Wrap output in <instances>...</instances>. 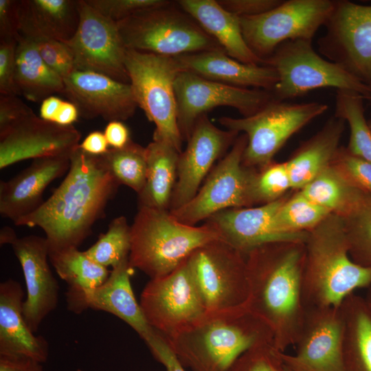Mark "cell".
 I'll list each match as a JSON object with an SVG mask.
<instances>
[{
  "label": "cell",
  "mask_w": 371,
  "mask_h": 371,
  "mask_svg": "<svg viewBox=\"0 0 371 371\" xmlns=\"http://www.w3.org/2000/svg\"><path fill=\"white\" fill-rule=\"evenodd\" d=\"M263 65L277 72L278 82L271 91L277 100L286 101L320 88L351 91L371 100V87L319 56L312 47V41H288L280 44Z\"/></svg>",
  "instance_id": "cell-8"
},
{
  "label": "cell",
  "mask_w": 371,
  "mask_h": 371,
  "mask_svg": "<svg viewBox=\"0 0 371 371\" xmlns=\"http://www.w3.org/2000/svg\"><path fill=\"white\" fill-rule=\"evenodd\" d=\"M175 58L182 70L232 86L271 91L278 79L273 67L243 63L221 50L184 54Z\"/></svg>",
  "instance_id": "cell-26"
},
{
  "label": "cell",
  "mask_w": 371,
  "mask_h": 371,
  "mask_svg": "<svg viewBox=\"0 0 371 371\" xmlns=\"http://www.w3.org/2000/svg\"><path fill=\"white\" fill-rule=\"evenodd\" d=\"M186 262L206 312L245 306L249 297L245 255L215 240L195 249Z\"/></svg>",
  "instance_id": "cell-11"
},
{
  "label": "cell",
  "mask_w": 371,
  "mask_h": 371,
  "mask_svg": "<svg viewBox=\"0 0 371 371\" xmlns=\"http://www.w3.org/2000/svg\"><path fill=\"white\" fill-rule=\"evenodd\" d=\"M32 41L45 64L63 79L76 69L73 54L65 43L47 38Z\"/></svg>",
  "instance_id": "cell-44"
},
{
  "label": "cell",
  "mask_w": 371,
  "mask_h": 371,
  "mask_svg": "<svg viewBox=\"0 0 371 371\" xmlns=\"http://www.w3.org/2000/svg\"><path fill=\"white\" fill-rule=\"evenodd\" d=\"M363 298L371 313V284L366 289V292Z\"/></svg>",
  "instance_id": "cell-56"
},
{
  "label": "cell",
  "mask_w": 371,
  "mask_h": 371,
  "mask_svg": "<svg viewBox=\"0 0 371 371\" xmlns=\"http://www.w3.org/2000/svg\"><path fill=\"white\" fill-rule=\"evenodd\" d=\"M76 371H84V370H82L81 369H78V370H76Z\"/></svg>",
  "instance_id": "cell-58"
},
{
  "label": "cell",
  "mask_w": 371,
  "mask_h": 371,
  "mask_svg": "<svg viewBox=\"0 0 371 371\" xmlns=\"http://www.w3.org/2000/svg\"><path fill=\"white\" fill-rule=\"evenodd\" d=\"M335 1L288 0L254 16H239L242 33L249 49L260 59L269 58L288 41H312L324 25Z\"/></svg>",
  "instance_id": "cell-12"
},
{
  "label": "cell",
  "mask_w": 371,
  "mask_h": 371,
  "mask_svg": "<svg viewBox=\"0 0 371 371\" xmlns=\"http://www.w3.org/2000/svg\"><path fill=\"white\" fill-rule=\"evenodd\" d=\"M305 255V242L297 240L266 243L245 255V307L267 326L275 348L282 352L295 345L303 326Z\"/></svg>",
  "instance_id": "cell-2"
},
{
  "label": "cell",
  "mask_w": 371,
  "mask_h": 371,
  "mask_svg": "<svg viewBox=\"0 0 371 371\" xmlns=\"http://www.w3.org/2000/svg\"><path fill=\"white\" fill-rule=\"evenodd\" d=\"M273 342L258 344L242 354L227 371H288Z\"/></svg>",
  "instance_id": "cell-41"
},
{
  "label": "cell",
  "mask_w": 371,
  "mask_h": 371,
  "mask_svg": "<svg viewBox=\"0 0 371 371\" xmlns=\"http://www.w3.org/2000/svg\"><path fill=\"white\" fill-rule=\"evenodd\" d=\"M63 82V93L85 119L100 117L108 122H122L131 118L138 107L130 83L78 69L73 71Z\"/></svg>",
  "instance_id": "cell-19"
},
{
  "label": "cell",
  "mask_w": 371,
  "mask_h": 371,
  "mask_svg": "<svg viewBox=\"0 0 371 371\" xmlns=\"http://www.w3.org/2000/svg\"><path fill=\"white\" fill-rule=\"evenodd\" d=\"M80 137L73 125L62 126L34 113L0 136V169L26 159L71 155Z\"/></svg>",
  "instance_id": "cell-22"
},
{
  "label": "cell",
  "mask_w": 371,
  "mask_h": 371,
  "mask_svg": "<svg viewBox=\"0 0 371 371\" xmlns=\"http://www.w3.org/2000/svg\"><path fill=\"white\" fill-rule=\"evenodd\" d=\"M20 17L21 36L65 43L78 26V0H20Z\"/></svg>",
  "instance_id": "cell-28"
},
{
  "label": "cell",
  "mask_w": 371,
  "mask_h": 371,
  "mask_svg": "<svg viewBox=\"0 0 371 371\" xmlns=\"http://www.w3.org/2000/svg\"><path fill=\"white\" fill-rule=\"evenodd\" d=\"M154 358L161 363L166 371H186L166 339L159 332L145 341Z\"/></svg>",
  "instance_id": "cell-48"
},
{
  "label": "cell",
  "mask_w": 371,
  "mask_h": 371,
  "mask_svg": "<svg viewBox=\"0 0 371 371\" xmlns=\"http://www.w3.org/2000/svg\"><path fill=\"white\" fill-rule=\"evenodd\" d=\"M78 146L85 153L95 156L102 155L109 149L104 134L100 131L90 133Z\"/></svg>",
  "instance_id": "cell-52"
},
{
  "label": "cell",
  "mask_w": 371,
  "mask_h": 371,
  "mask_svg": "<svg viewBox=\"0 0 371 371\" xmlns=\"http://www.w3.org/2000/svg\"><path fill=\"white\" fill-rule=\"evenodd\" d=\"M180 153L164 142L153 140L146 146V180L138 194V207L169 210Z\"/></svg>",
  "instance_id": "cell-30"
},
{
  "label": "cell",
  "mask_w": 371,
  "mask_h": 371,
  "mask_svg": "<svg viewBox=\"0 0 371 371\" xmlns=\"http://www.w3.org/2000/svg\"><path fill=\"white\" fill-rule=\"evenodd\" d=\"M131 248V227L126 218L120 216L110 222L107 231L85 252L98 264L113 268L128 258Z\"/></svg>",
  "instance_id": "cell-39"
},
{
  "label": "cell",
  "mask_w": 371,
  "mask_h": 371,
  "mask_svg": "<svg viewBox=\"0 0 371 371\" xmlns=\"http://www.w3.org/2000/svg\"><path fill=\"white\" fill-rule=\"evenodd\" d=\"M305 249L302 282L305 310L339 307L348 295L371 284V269L350 258L339 216L330 213L308 231Z\"/></svg>",
  "instance_id": "cell-4"
},
{
  "label": "cell",
  "mask_w": 371,
  "mask_h": 371,
  "mask_svg": "<svg viewBox=\"0 0 371 371\" xmlns=\"http://www.w3.org/2000/svg\"><path fill=\"white\" fill-rule=\"evenodd\" d=\"M299 190L311 201L339 216L352 208L363 192L332 164Z\"/></svg>",
  "instance_id": "cell-34"
},
{
  "label": "cell",
  "mask_w": 371,
  "mask_h": 371,
  "mask_svg": "<svg viewBox=\"0 0 371 371\" xmlns=\"http://www.w3.org/2000/svg\"><path fill=\"white\" fill-rule=\"evenodd\" d=\"M23 296L17 281L8 279L0 284V355L43 363L49 357V344L27 326L23 315Z\"/></svg>",
  "instance_id": "cell-25"
},
{
  "label": "cell",
  "mask_w": 371,
  "mask_h": 371,
  "mask_svg": "<svg viewBox=\"0 0 371 371\" xmlns=\"http://www.w3.org/2000/svg\"><path fill=\"white\" fill-rule=\"evenodd\" d=\"M291 190L292 187L285 162L272 161L257 170L254 181L256 206L273 202Z\"/></svg>",
  "instance_id": "cell-40"
},
{
  "label": "cell",
  "mask_w": 371,
  "mask_h": 371,
  "mask_svg": "<svg viewBox=\"0 0 371 371\" xmlns=\"http://www.w3.org/2000/svg\"><path fill=\"white\" fill-rule=\"evenodd\" d=\"M0 371H44L42 363L35 360L0 355Z\"/></svg>",
  "instance_id": "cell-51"
},
{
  "label": "cell",
  "mask_w": 371,
  "mask_h": 371,
  "mask_svg": "<svg viewBox=\"0 0 371 371\" xmlns=\"http://www.w3.org/2000/svg\"><path fill=\"white\" fill-rule=\"evenodd\" d=\"M120 186L101 155L78 146L60 185L36 211L14 224L41 228L49 249L78 247L103 217Z\"/></svg>",
  "instance_id": "cell-1"
},
{
  "label": "cell",
  "mask_w": 371,
  "mask_h": 371,
  "mask_svg": "<svg viewBox=\"0 0 371 371\" xmlns=\"http://www.w3.org/2000/svg\"><path fill=\"white\" fill-rule=\"evenodd\" d=\"M71 155L34 159L8 181H0V214L14 223L36 211L44 202L43 193L51 182L66 173Z\"/></svg>",
  "instance_id": "cell-24"
},
{
  "label": "cell",
  "mask_w": 371,
  "mask_h": 371,
  "mask_svg": "<svg viewBox=\"0 0 371 371\" xmlns=\"http://www.w3.org/2000/svg\"><path fill=\"white\" fill-rule=\"evenodd\" d=\"M117 24L127 49L171 57L224 51L190 14L171 1L138 12Z\"/></svg>",
  "instance_id": "cell-6"
},
{
  "label": "cell",
  "mask_w": 371,
  "mask_h": 371,
  "mask_svg": "<svg viewBox=\"0 0 371 371\" xmlns=\"http://www.w3.org/2000/svg\"><path fill=\"white\" fill-rule=\"evenodd\" d=\"M79 111L76 106L70 101L63 102L54 122L62 126H71L78 118Z\"/></svg>",
  "instance_id": "cell-53"
},
{
  "label": "cell",
  "mask_w": 371,
  "mask_h": 371,
  "mask_svg": "<svg viewBox=\"0 0 371 371\" xmlns=\"http://www.w3.org/2000/svg\"><path fill=\"white\" fill-rule=\"evenodd\" d=\"M319 52L371 87V5L335 1Z\"/></svg>",
  "instance_id": "cell-13"
},
{
  "label": "cell",
  "mask_w": 371,
  "mask_h": 371,
  "mask_svg": "<svg viewBox=\"0 0 371 371\" xmlns=\"http://www.w3.org/2000/svg\"><path fill=\"white\" fill-rule=\"evenodd\" d=\"M247 144V135L239 134L229 152L210 172L196 195L186 205L170 211L179 222L194 226L226 209L256 206L254 181L257 169L242 164Z\"/></svg>",
  "instance_id": "cell-10"
},
{
  "label": "cell",
  "mask_w": 371,
  "mask_h": 371,
  "mask_svg": "<svg viewBox=\"0 0 371 371\" xmlns=\"http://www.w3.org/2000/svg\"><path fill=\"white\" fill-rule=\"evenodd\" d=\"M287 370H288V371H290L288 368H287Z\"/></svg>",
  "instance_id": "cell-59"
},
{
  "label": "cell",
  "mask_w": 371,
  "mask_h": 371,
  "mask_svg": "<svg viewBox=\"0 0 371 371\" xmlns=\"http://www.w3.org/2000/svg\"><path fill=\"white\" fill-rule=\"evenodd\" d=\"M166 340L182 366L192 371H227L250 348L273 343L267 326L245 306L206 312Z\"/></svg>",
  "instance_id": "cell-3"
},
{
  "label": "cell",
  "mask_w": 371,
  "mask_h": 371,
  "mask_svg": "<svg viewBox=\"0 0 371 371\" xmlns=\"http://www.w3.org/2000/svg\"><path fill=\"white\" fill-rule=\"evenodd\" d=\"M178 5L214 38L230 57L243 63L263 65L247 45L239 16L223 8L217 0H179Z\"/></svg>",
  "instance_id": "cell-27"
},
{
  "label": "cell",
  "mask_w": 371,
  "mask_h": 371,
  "mask_svg": "<svg viewBox=\"0 0 371 371\" xmlns=\"http://www.w3.org/2000/svg\"><path fill=\"white\" fill-rule=\"evenodd\" d=\"M349 254L357 264L371 269V194L362 192L343 216Z\"/></svg>",
  "instance_id": "cell-36"
},
{
  "label": "cell",
  "mask_w": 371,
  "mask_h": 371,
  "mask_svg": "<svg viewBox=\"0 0 371 371\" xmlns=\"http://www.w3.org/2000/svg\"><path fill=\"white\" fill-rule=\"evenodd\" d=\"M139 304L149 325L166 339L206 313L186 260L168 275L150 279L141 293Z\"/></svg>",
  "instance_id": "cell-15"
},
{
  "label": "cell",
  "mask_w": 371,
  "mask_h": 371,
  "mask_svg": "<svg viewBox=\"0 0 371 371\" xmlns=\"http://www.w3.org/2000/svg\"><path fill=\"white\" fill-rule=\"evenodd\" d=\"M330 213L328 209L309 200L300 190H293L277 212L273 225L280 234L308 232Z\"/></svg>",
  "instance_id": "cell-37"
},
{
  "label": "cell",
  "mask_w": 371,
  "mask_h": 371,
  "mask_svg": "<svg viewBox=\"0 0 371 371\" xmlns=\"http://www.w3.org/2000/svg\"><path fill=\"white\" fill-rule=\"evenodd\" d=\"M49 260L58 276L67 284V301L98 287L111 272L78 247L49 249Z\"/></svg>",
  "instance_id": "cell-33"
},
{
  "label": "cell",
  "mask_w": 371,
  "mask_h": 371,
  "mask_svg": "<svg viewBox=\"0 0 371 371\" xmlns=\"http://www.w3.org/2000/svg\"><path fill=\"white\" fill-rule=\"evenodd\" d=\"M335 116L347 122L350 137L347 150L371 163V130L364 115L363 96L347 90H336Z\"/></svg>",
  "instance_id": "cell-35"
},
{
  "label": "cell",
  "mask_w": 371,
  "mask_h": 371,
  "mask_svg": "<svg viewBox=\"0 0 371 371\" xmlns=\"http://www.w3.org/2000/svg\"><path fill=\"white\" fill-rule=\"evenodd\" d=\"M345 121L335 115L284 161L292 190H299L330 166L340 147Z\"/></svg>",
  "instance_id": "cell-29"
},
{
  "label": "cell",
  "mask_w": 371,
  "mask_h": 371,
  "mask_svg": "<svg viewBox=\"0 0 371 371\" xmlns=\"http://www.w3.org/2000/svg\"><path fill=\"white\" fill-rule=\"evenodd\" d=\"M239 134L218 128L207 114L199 117L186 150L179 156L177 178L169 211L182 207L196 195L214 164L227 154Z\"/></svg>",
  "instance_id": "cell-18"
},
{
  "label": "cell",
  "mask_w": 371,
  "mask_h": 371,
  "mask_svg": "<svg viewBox=\"0 0 371 371\" xmlns=\"http://www.w3.org/2000/svg\"><path fill=\"white\" fill-rule=\"evenodd\" d=\"M328 109L327 104L318 102L291 103L273 99L251 116H223L218 122L227 130L247 135L242 164L258 170L273 161L274 156L293 134Z\"/></svg>",
  "instance_id": "cell-9"
},
{
  "label": "cell",
  "mask_w": 371,
  "mask_h": 371,
  "mask_svg": "<svg viewBox=\"0 0 371 371\" xmlns=\"http://www.w3.org/2000/svg\"><path fill=\"white\" fill-rule=\"evenodd\" d=\"M133 273L128 258L113 268L102 284L67 301V308L75 314L88 308L113 314L130 326L144 341H147L155 330L148 323L134 295L131 282Z\"/></svg>",
  "instance_id": "cell-23"
},
{
  "label": "cell",
  "mask_w": 371,
  "mask_h": 371,
  "mask_svg": "<svg viewBox=\"0 0 371 371\" xmlns=\"http://www.w3.org/2000/svg\"><path fill=\"white\" fill-rule=\"evenodd\" d=\"M60 98L51 95L41 102L40 107V117L44 120L54 122L59 109L63 103Z\"/></svg>",
  "instance_id": "cell-54"
},
{
  "label": "cell",
  "mask_w": 371,
  "mask_h": 371,
  "mask_svg": "<svg viewBox=\"0 0 371 371\" xmlns=\"http://www.w3.org/2000/svg\"><path fill=\"white\" fill-rule=\"evenodd\" d=\"M34 114L33 110L16 95H0V136Z\"/></svg>",
  "instance_id": "cell-46"
},
{
  "label": "cell",
  "mask_w": 371,
  "mask_h": 371,
  "mask_svg": "<svg viewBox=\"0 0 371 371\" xmlns=\"http://www.w3.org/2000/svg\"><path fill=\"white\" fill-rule=\"evenodd\" d=\"M17 42L0 41L1 95H19L15 80Z\"/></svg>",
  "instance_id": "cell-45"
},
{
  "label": "cell",
  "mask_w": 371,
  "mask_h": 371,
  "mask_svg": "<svg viewBox=\"0 0 371 371\" xmlns=\"http://www.w3.org/2000/svg\"><path fill=\"white\" fill-rule=\"evenodd\" d=\"M356 188L371 194V163L340 146L331 164Z\"/></svg>",
  "instance_id": "cell-42"
},
{
  "label": "cell",
  "mask_w": 371,
  "mask_h": 371,
  "mask_svg": "<svg viewBox=\"0 0 371 371\" xmlns=\"http://www.w3.org/2000/svg\"><path fill=\"white\" fill-rule=\"evenodd\" d=\"M15 80L19 95L34 102L64 90L63 79L45 64L34 41L21 35L16 49Z\"/></svg>",
  "instance_id": "cell-32"
},
{
  "label": "cell",
  "mask_w": 371,
  "mask_h": 371,
  "mask_svg": "<svg viewBox=\"0 0 371 371\" xmlns=\"http://www.w3.org/2000/svg\"><path fill=\"white\" fill-rule=\"evenodd\" d=\"M293 190L280 199L264 205L229 208L220 211L205 221L220 239L246 255L262 245L286 240L305 242L308 232L280 234L274 228V217Z\"/></svg>",
  "instance_id": "cell-20"
},
{
  "label": "cell",
  "mask_w": 371,
  "mask_h": 371,
  "mask_svg": "<svg viewBox=\"0 0 371 371\" xmlns=\"http://www.w3.org/2000/svg\"><path fill=\"white\" fill-rule=\"evenodd\" d=\"M15 231L10 227L5 226L1 229L0 231V244H11L17 238Z\"/></svg>",
  "instance_id": "cell-55"
},
{
  "label": "cell",
  "mask_w": 371,
  "mask_h": 371,
  "mask_svg": "<svg viewBox=\"0 0 371 371\" xmlns=\"http://www.w3.org/2000/svg\"><path fill=\"white\" fill-rule=\"evenodd\" d=\"M100 14L116 23L138 12L168 3V0H86Z\"/></svg>",
  "instance_id": "cell-43"
},
{
  "label": "cell",
  "mask_w": 371,
  "mask_h": 371,
  "mask_svg": "<svg viewBox=\"0 0 371 371\" xmlns=\"http://www.w3.org/2000/svg\"><path fill=\"white\" fill-rule=\"evenodd\" d=\"M120 185L131 188L139 194L146 180V147L132 139L121 148H109L101 155Z\"/></svg>",
  "instance_id": "cell-38"
},
{
  "label": "cell",
  "mask_w": 371,
  "mask_h": 371,
  "mask_svg": "<svg viewBox=\"0 0 371 371\" xmlns=\"http://www.w3.org/2000/svg\"><path fill=\"white\" fill-rule=\"evenodd\" d=\"M124 64L138 107L155 125L153 140L181 153L175 81L182 69L175 57L127 49Z\"/></svg>",
  "instance_id": "cell-7"
},
{
  "label": "cell",
  "mask_w": 371,
  "mask_h": 371,
  "mask_svg": "<svg viewBox=\"0 0 371 371\" xmlns=\"http://www.w3.org/2000/svg\"><path fill=\"white\" fill-rule=\"evenodd\" d=\"M368 123L369 127H370V130H371V120H370L369 122H368Z\"/></svg>",
  "instance_id": "cell-57"
},
{
  "label": "cell",
  "mask_w": 371,
  "mask_h": 371,
  "mask_svg": "<svg viewBox=\"0 0 371 371\" xmlns=\"http://www.w3.org/2000/svg\"><path fill=\"white\" fill-rule=\"evenodd\" d=\"M20 19V0H0V41H18Z\"/></svg>",
  "instance_id": "cell-47"
},
{
  "label": "cell",
  "mask_w": 371,
  "mask_h": 371,
  "mask_svg": "<svg viewBox=\"0 0 371 371\" xmlns=\"http://www.w3.org/2000/svg\"><path fill=\"white\" fill-rule=\"evenodd\" d=\"M344 319L345 371H371V313L363 296L348 295L340 306Z\"/></svg>",
  "instance_id": "cell-31"
},
{
  "label": "cell",
  "mask_w": 371,
  "mask_h": 371,
  "mask_svg": "<svg viewBox=\"0 0 371 371\" xmlns=\"http://www.w3.org/2000/svg\"><path fill=\"white\" fill-rule=\"evenodd\" d=\"M131 227L128 262L150 279L174 271L199 247L221 240L208 224L188 225L169 210L138 207Z\"/></svg>",
  "instance_id": "cell-5"
},
{
  "label": "cell",
  "mask_w": 371,
  "mask_h": 371,
  "mask_svg": "<svg viewBox=\"0 0 371 371\" xmlns=\"http://www.w3.org/2000/svg\"><path fill=\"white\" fill-rule=\"evenodd\" d=\"M228 12L238 16H254L267 12L278 5L281 0H217Z\"/></svg>",
  "instance_id": "cell-49"
},
{
  "label": "cell",
  "mask_w": 371,
  "mask_h": 371,
  "mask_svg": "<svg viewBox=\"0 0 371 371\" xmlns=\"http://www.w3.org/2000/svg\"><path fill=\"white\" fill-rule=\"evenodd\" d=\"M104 134L109 145L113 148H123L131 140L129 129L122 121L109 122Z\"/></svg>",
  "instance_id": "cell-50"
},
{
  "label": "cell",
  "mask_w": 371,
  "mask_h": 371,
  "mask_svg": "<svg viewBox=\"0 0 371 371\" xmlns=\"http://www.w3.org/2000/svg\"><path fill=\"white\" fill-rule=\"evenodd\" d=\"M80 20L73 37L65 43L74 59L76 69L91 71L115 80L130 83L124 64L126 47L116 22L106 18L78 0Z\"/></svg>",
  "instance_id": "cell-16"
},
{
  "label": "cell",
  "mask_w": 371,
  "mask_h": 371,
  "mask_svg": "<svg viewBox=\"0 0 371 371\" xmlns=\"http://www.w3.org/2000/svg\"><path fill=\"white\" fill-rule=\"evenodd\" d=\"M11 247L21 266L25 282L23 317L35 333L58 303L60 287L49 265L48 243L44 237L29 235L17 238Z\"/></svg>",
  "instance_id": "cell-21"
},
{
  "label": "cell",
  "mask_w": 371,
  "mask_h": 371,
  "mask_svg": "<svg viewBox=\"0 0 371 371\" xmlns=\"http://www.w3.org/2000/svg\"><path fill=\"white\" fill-rule=\"evenodd\" d=\"M343 342L340 306L310 308L305 310L295 354L280 355L290 371H345Z\"/></svg>",
  "instance_id": "cell-17"
},
{
  "label": "cell",
  "mask_w": 371,
  "mask_h": 371,
  "mask_svg": "<svg viewBox=\"0 0 371 371\" xmlns=\"http://www.w3.org/2000/svg\"><path fill=\"white\" fill-rule=\"evenodd\" d=\"M175 92L178 128L186 142L199 117L216 107H232L249 117L274 99L267 90L232 86L184 70L175 79Z\"/></svg>",
  "instance_id": "cell-14"
}]
</instances>
